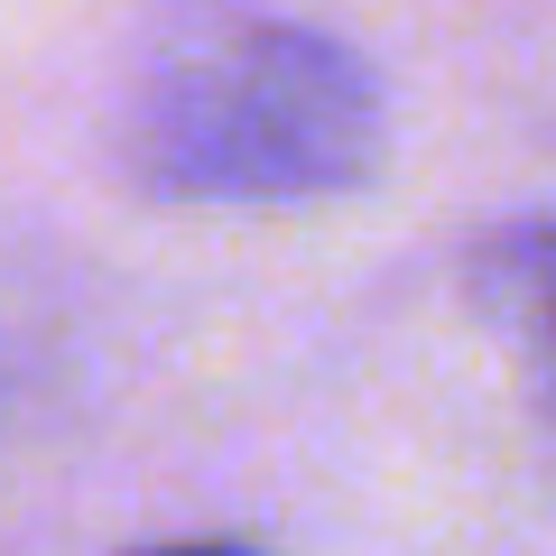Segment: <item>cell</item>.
Listing matches in <instances>:
<instances>
[{"label": "cell", "instance_id": "1", "mask_svg": "<svg viewBox=\"0 0 556 556\" xmlns=\"http://www.w3.org/2000/svg\"><path fill=\"white\" fill-rule=\"evenodd\" d=\"M380 75L251 0H149L121 56V159L159 195L316 204L380 167Z\"/></svg>", "mask_w": 556, "mask_h": 556}, {"label": "cell", "instance_id": "2", "mask_svg": "<svg viewBox=\"0 0 556 556\" xmlns=\"http://www.w3.org/2000/svg\"><path fill=\"white\" fill-rule=\"evenodd\" d=\"M473 298H482V316L501 325L529 399L556 417V223H519V232L482 241Z\"/></svg>", "mask_w": 556, "mask_h": 556}, {"label": "cell", "instance_id": "3", "mask_svg": "<svg viewBox=\"0 0 556 556\" xmlns=\"http://www.w3.org/2000/svg\"><path fill=\"white\" fill-rule=\"evenodd\" d=\"M139 556H269V547H241V538H177V547H139Z\"/></svg>", "mask_w": 556, "mask_h": 556}]
</instances>
